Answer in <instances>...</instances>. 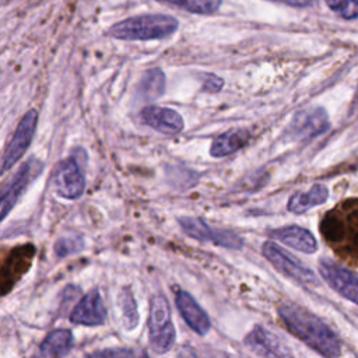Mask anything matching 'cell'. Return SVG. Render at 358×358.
I'll return each instance as SVG.
<instances>
[{"instance_id":"obj_18","label":"cell","mask_w":358,"mask_h":358,"mask_svg":"<svg viewBox=\"0 0 358 358\" xmlns=\"http://www.w3.org/2000/svg\"><path fill=\"white\" fill-rule=\"evenodd\" d=\"M329 197V190L322 183H315L306 192H295L287 204V210L295 214H302L315 206L323 204Z\"/></svg>"},{"instance_id":"obj_9","label":"cell","mask_w":358,"mask_h":358,"mask_svg":"<svg viewBox=\"0 0 358 358\" xmlns=\"http://www.w3.org/2000/svg\"><path fill=\"white\" fill-rule=\"evenodd\" d=\"M55 192L69 200L78 199L85 187L83 169L74 157L60 161L52 178Z\"/></svg>"},{"instance_id":"obj_1","label":"cell","mask_w":358,"mask_h":358,"mask_svg":"<svg viewBox=\"0 0 358 358\" xmlns=\"http://www.w3.org/2000/svg\"><path fill=\"white\" fill-rule=\"evenodd\" d=\"M320 234L331 250L348 266L358 268V197H350L326 211Z\"/></svg>"},{"instance_id":"obj_16","label":"cell","mask_w":358,"mask_h":358,"mask_svg":"<svg viewBox=\"0 0 358 358\" xmlns=\"http://www.w3.org/2000/svg\"><path fill=\"white\" fill-rule=\"evenodd\" d=\"M268 235L273 239L280 241L281 243L291 246L303 253H315L317 250L316 238L310 231L299 227V225H285L275 229H271Z\"/></svg>"},{"instance_id":"obj_4","label":"cell","mask_w":358,"mask_h":358,"mask_svg":"<svg viewBox=\"0 0 358 358\" xmlns=\"http://www.w3.org/2000/svg\"><path fill=\"white\" fill-rule=\"evenodd\" d=\"M175 326L171 317L168 301L164 295L157 294L151 298L148 316V340L151 348L158 352H166L175 343Z\"/></svg>"},{"instance_id":"obj_11","label":"cell","mask_w":358,"mask_h":358,"mask_svg":"<svg viewBox=\"0 0 358 358\" xmlns=\"http://www.w3.org/2000/svg\"><path fill=\"white\" fill-rule=\"evenodd\" d=\"M329 126V116L323 108H309L292 117L288 134L295 140H309L324 133Z\"/></svg>"},{"instance_id":"obj_7","label":"cell","mask_w":358,"mask_h":358,"mask_svg":"<svg viewBox=\"0 0 358 358\" xmlns=\"http://www.w3.org/2000/svg\"><path fill=\"white\" fill-rule=\"evenodd\" d=\"M42 166L43 165H42V162L39 159L29 158L3 185V187H1V199H0L1 220H4L7 217L10 210L17 204V201L21 197V194L24 193V190L42 172Z\"/></svg>"},{"instance_id":"obj_6","label":"cell","mask_w":358,"mask_h":358,"mask_svg":"<svg viewBox=\"0 0 358 358\" xmlns=\"http://www.w3.org/2000/svg\"><path fill=\"white\" fill-rule=\"evenodd\" d=\"M178 222L187 236L200 242H211L217 246L229 249H241L243 245L242 238L236 232L214 227L211 228L203 218L179 217Z\"/></svg>"},{"instance_id":"obj_17","label":"cell","mask_w":358,"mask_h":358,"mask_svg":"<svg viewBox=\"0 0 358 358\" xmlns=\"http://www.w3.org/2000/svg\"><path fill=\"white\" fill-rule=\"evenodd\" d=\"M250 140V133L246 129H231L217 136L210 147V155L222 158L243 148Z\"/></svg>"},{"instance_id":"obj_5","label":"cell","mask_w":358,"mask_h":358,"mask_svg":"<svg viewBox=\"0 0 358 358\" xmlns=\"http://www.w3.org/2000/svg\"><path fill=\"white\" fill-rule=\"evenodd\" d=\"M262 253L275 267V270H278L284 275L302 284L317 285L316 274L301 260H298L295 256H292L274 242H264Z\"/></svg>"},{"instance_id":"obj_26","label":"cell","mask_w":358,"mask_h":358,"mask_svg":"<svg viewBox=\"0 0 358 358\" xmlns=\"http://www.w3.org/2000/svg\"><path fill=\"white\" fill-rule=\"evenodd\" d=\"M222 85H224V81L220 77H217L214 74H208L207 78H204L203 88H204V91L217 92V91H220L222 88Z\"/></svg>"},{"instance_id":"obj_19","label":"cell","mask_w":358,"mask_h":358,"mask_svg":"<svg viewBox=\"0 0 358 358\" xmlns=\"http://www.w3.org/2000/svg\"><path fill=\"white\" fill-rule=\"evenodd\" d=\"M73 333L67 329H57L50 331L41 343L39 354L43 357H63L73 347Z\"/></svg>"},{"instance_id":"obj_21","label":"cell","mask_w":358,"mask_h":358,"mask_svg":"<svg viewBox=\"0 0 358 358\" xmlns=\"http://www.w3.org/2000/svg\"><path fill=\"white\" fill-rule=\"evenodd\" d=\"M161 3L171 4L193 14H213L215 13L222 0H157Z\"/></svg>"},{"instance_id":"obj_13","label":"cell","mask_w":358,"mask_h":358,"mask_svg":"<svg viewBox=\"0 0 358 358\" xmlns=\"http://www.w3.org/2000/svg\"><path fill=\"white\" fill-rule=\"evenodd\" d=\"M106 317V308L96 289L85 294L70 313V322L83 326H101Z\"/></svg>"},{"instance_id":"obj_15","label":"cell","mask_w":358,"mask_h":358,"mask_svg":"<svg viewBox=\"0 0 358 358\" xmlns=\"http://www.w3.org/2000/svg\"><path fill=\"white\" fill-rule=\"evenodd\" d=\"M245 345L262 357H288L291 352L281 344L275 334L266 330L263 326L256 324L245 337Z\"/></svg>"},{"instance_id":"obj_22","label":"cell","mask_w":358,"mask_h":358,"mask_svg":"<svg viewBox=\"0 0 358 358\" xmlns=\"http://www.w3.org/2000/svg\"><path fill=\"white\" fill-rule=\"evenodd\" d=\"M120 308L123 312V322L127 329H133L137 326L138 322V313H137V305L133 294L129 289H124L119 295Z\"/></svg>"},{"instance_id":"obj_23","label":"cell","mask_w":358,"mask_h":358,"mask_svg":"<svg viewBox=\"0 0 358 358\" xmlns=\"http://www.w3.org/2000/svg\"><path fill=\"white\" fill-rule=\"evenodd\" d=\"M331 11L344 20L358 18V0H324Z\"/></svg>"},{"instance_id":"obj_8","label":"cell","mask_w":358,"mask_h":358,"mask_svg":"<svg viewBox=\"0 0 358 358\" xmlns=\"http://www.w3.org/2000/svg\"><path fill=\"white\" fill-rule=\"evenodd\" d=\"M36 124H38V112L35 109H29L21 117L11 140L4 148L3 158H1V173L13 168L25 154V151L29 148L36 130Z\"/></svg>"},{"instance_id":"obj_24","label":"cell","mask_w":358,"mask_h":358,"mask_svg":"<svg viewBox=\"0 0 358 358\" xmlns=\"http://www.w3.org/2000/svg\"><path fill=\"white\" fill-rule=\"evenodd\" d=\"M84 243L80 236H64L60 238L55 245V253L59 257H64L73 253H77L83 249Z\"/></svg>"},{"instance_id":"obj_25","label":"cell","mask_w":358,"mask_h":358,"mask_svg":"<svg viewBox=\"0 0 358 358\" xmlns=\"http://www.w3.org/2000/svg\"><path fill=\"white\" fill-rule=\"evenodd\" d=\"M90 355L94 357H136V355H144L141 351H136L133 348H108L91 352Z\"/></svg>"},{"instance_id":"obj_3","label":"cell","mask_w":358,"mask_h":358,"mask_svg":"<svg viewBox=\"0 0 358 358\" xmlns=\"http://www.w3.org/2000/svg\"><path fill=\"white\" fill-rule=\"evenodd\" d=\"M178 20L165 14H144L113 24L109 35L122 41L162 39L178 29Z\"/></svg>"},{"instance_id":"obj_12","label":"cell","mask_w":358,"mask_h":358,"mask_svg":"<svg viewBox=\"0 0 358 358\" xmlns=\"http://www.w3.org/2000/svg\"><path fill=\"white\" fill-rule=\"evenodd\" d=\"M140 120L148 127L168 136L178 134L183 130L185 123L179 112L171 108L148 105L141 109Z\"/></svg>"},{"instance_id":"obj_20","label":"cell","mask_w":358,"mask_h":358,"mask_svg":"<svg viewBox=\"0 0 358 358\" xmlns=\"http://www.w3.org/2000/svg\"><path fill=\"white\" fill-rule=\"evenodd\" d=\"M165 91V74L161 69L147 70L137 85V95L143 101H154Z\"/></svg>"},{"instance_id":"obj_2","label":"cell","mask_w":358,"mask_h":358,"mask_svg":"<svg viewBox=\"0 0 358 358\" xmlns=\"http://www.w3.org/2000/svg\"><path fill=\"white\" fill-rule=\"evenodd\" d=\"M278 316L289 333L320 355L338 357L341 354V343L337 334L310 310L287 303L278 308Z\"/></svg>"},{"instance_id":"obj_14","label":"cell","mask_w":358,"mask_h":358,"mask_svg":"<svg viewBox=\"0 0 358 358\" xmlns=\"http://www.w3.org/2000/svg\"><path fill=\"white\" fill-rule=\"evenodd\" d=\"M176 308L179 309L186 324L197 334L206 336L211 329V322L206 310L196 302V299L186 291L179 289L175 294Z\"/></svg>"},{"instance_id":"obj_27","label":"cell","mask_w":358,"mask_h":358,"mask_svg":"<svg viewBox=\"0 0 358 358\" xmlns=\"http://www.w3.org/2000/svg\"><path fill=\"white\" fill-rule=\"evenodd\" d=\"M270 1L287 4L291 7H309V6L315 4L317 0H270Z\"/></svg>"},{"instance_id":"obj_10","label":"cell","mask_w":358,"mask_h":358,"mask_svg":"<svg viewBox=\"0 0 358 358\" xmlns=\"http://www.w3.org/2000/svg\"><path fill=\"white\" fill-rule=\"evenodd\" d=\"M319 273L341 296L358 305V274L329 259H320Z\"/></svg>"}]
</instances>
